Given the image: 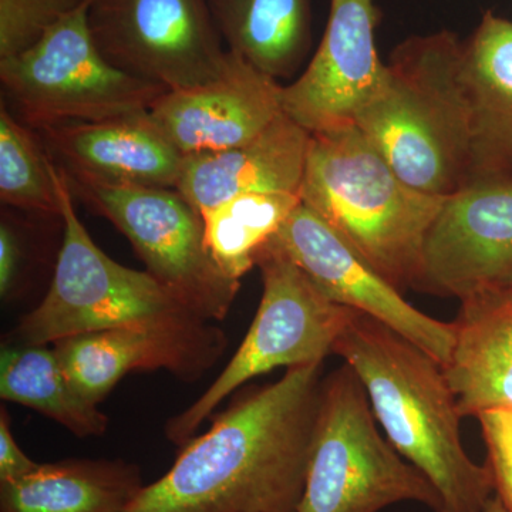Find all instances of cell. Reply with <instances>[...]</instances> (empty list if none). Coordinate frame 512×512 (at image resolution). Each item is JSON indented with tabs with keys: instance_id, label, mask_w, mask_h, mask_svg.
<instances>
[{
	"instance_id": "8",
	"label": "cell",
	"mask_w": 512,
	"mask_h": 512,
	"mask_svg": "<svg viewBox=\"0 0 512 512\" xmlns=\"http://www.w3.org/2000/svg\"><path fill=\"white\" fill-rule=\"evenodd\" d=\"M87 8L89 0L32 49L0 60L3 92L32 130L150 110L167 92L107 62L90 33Z\"/></svg>"
},
{
	"instance_id": "10",
	"label": "cell",
	"mask_w": 512,
	"mask_h": 512,
	"mask_svg": "<svg viewBox=\"0 0 512 512\" xmlns=\"http://www.w3.org/2000/svg\"><path fill=\"white\" fill-rule=\"evenodd\" d=\"M87 22L107 62L167 92L210 82L227 67L205 0H89Z\"/></svg>"
},
{
	"instance_id": "3",
	"label": "cell",
	"mask_w": 512,
	"mask_h": 512,
	"mask_svg": "<svg viewBox=\"0 0 512 512\" xmlns=\"http://www.w3.org/2000/svg\"><path fill=\"white\" fill-rule=\"evenodd\" d=\"M355 126L417 190L448 197L464 187L471 138L464 42L441 30L397 45Z\"/></svg>"
},
{
	"instance_id": "15",
	"label": "cell",
	"mask_w": 512,
	"mask_h": 512,
	"mask_svg": "<svg viewBox=\"0 0 512 512\" xmlns=\"http://www.w3.org/2000/svg\"><path fill=\"white\" fill-rule=\"evenodd\" d=\"M148 113L184 157L218 153L254 140L284 113L282 86L229 52L220 76L161 94Z\"/></svg>"
},
{
	"instance_id": "1",
	"label": "cell",
	"mask_w": 512,
	"mask_h": 512,
	"mask_svg": "<svg viewBox=\"0 0 512 512\" xmlns=\"http://www.w3.org/2000/svg\"><path fill=\"white\" fill-rule=\"evenodd\" d=\"M323 365L286 369L237 400L144 485L128 512H298L318 417Z\"/></svg>"
},
{
	"instance_id": "27",
	"label": "cell",
	"mask_w": 512,
	"mask_h": 512,
	"mask_svg": "<svg viewBox=\"0 0 512 512\" xmlns=\"http://www.w3.org/2000/svg\"><path fill=\"white\" fill-rule=\"evenodd\" d=\"M40 464L26 456L10 430L8 413H0V483L22 480L36 470Z\"/></svg>"
},
{
	"instance_id": "18",
	"label": "cell",
	"mask_w": 512,
	"mask_h": 512,
	"mask_svg": "<svg viewBox=\"0 0 512 512\" xmlns=\"http://www.w3.org/2000/svg\"><path fill=\"white\" fill-rule=\"evenodd\" d=\"M470 107L468 183L512 177V22L485 12L464 42Z\"/></svg>"
},
{
	"instance_id": "9",
	"label": "cell",
	"mask_w": 512,
	"mask_h": 512,
	"mask_svg": "<svg viewBox=\"0 0 512 512\" xmlns=\"http://www.w3.org/2000/svg\"><path fill=\"white\" fill-rule=\"evenodd\" d=\"M67 181L74 198L119 229L148 274L188 311L208 322L225 319L237 298L239 281L212 258L202 215L180 192L73 177Z\"/></svg>"
},
{
	"instance_id": "16",
	"label": "cell",
	"mask_w": 512,
	"mask_h": 512,
	"mask_svg": "<svg viewBox=\"0 0 512 512\" xmlns=\"http://www.w3.org/2000/svg\"><path fill=\"white\" fill-rule=\"evenodd\" d=\"M35 131L67 177L174 190L180 180L185 157L164 136L148 110Z\"/></svg>"
},
{
	"instance_id": "12",
	"label": "cell",
	"mask_w": 512,
	"mask_h": 512,
	"mask_svg": "<svg viewBox=\"0 0 512 512\" xmlns=\"http://www.w3.org/2000/svg\"><path fill=\"white\" fill-rule=\"evenodd\" d=\"M269 242L288 255L329 301L379 320L441 366L447 365L454 323L426 315L407 302L311 208L301 202Z\"/></svg>"
},
{
	"instance_id": "26",
	"label": "cell",
	"mask_w": 512,
	"mask_h": 512,
	"mask_svg": "<svg viewBox=\"0 0 512 512\" xmlns=\"http://www.w3.org/2000/svg\"><path fill=\"white\" fill-rule=\"evenodd\" d=\"M480 420L494 490L512 512V410H493Z\"/></svg>"
},
{
	"instance_id": "6",
	"label": "cell",
	"mask_w": 512,
	"mask_h": 512,
	"mask_svg": "<svg viewBox=\"0 0 512 512\" xmlns=\"http://www.w3.org/2000/svg\"><path fill=\"white\" fill-rule=\"evenodd\" d=\"M264 292L251 328L221 375L165 424V436L184 447L202 423L242 384L278 367L323 365L333 355L350 308L329 301L295 262L266 242L255 259Z\"/></svg>"
},
{
	"instance_id": "13",
	"label": "cell",
	"mask_w": 512,
	"mask_h": 512,
	"mask_svg": "<svg viewBox=\"0 0 512 512\" xmlns=\"http://www.w3.org/2000/svg\"><path fill=\"white\" fill-rule=\"evenodd\" d=\"M512 289V177L448 195L424 247L419 291L458 301Z\"/></svg>"
},
{
	"instance_id": "14",
	"label": "cell",
	"mask_w": 512,
	"mask_h": 512,
	"mask_svg": "<svg viewBox=\"0 0 512 512\" xmlns=\"http://www.w3.org/2000/svg\"><path fill=\"white\" fill-rule=\"evenodd\" d=\"M373 0H330L328 25L315 56L296 82L282 87V109L311 134L355 126L379 89Z\"/></svg>"
},
{
	"instance_id": "7",
	"label": "cell",
	"mask_w": 512,
	"mask_h": 512,
	"mask_svg": "<svg viewBox=\"0 0 512 512\" xmlns=\"http://www.w3.org/2000/svg\"><path fill=\"white\" fill-rule=\"evenodd\" d=\"M53 175L62 205V247L49 291L20 320L12 343L55 345L73 336L190 312L147 271L127 268L104 254L80 221L66 174L55 163Z\"/></svg>"
},
{
	"instance_id": "17",
	"label": "cell",
	"mask_w": 512,
	"mask_h": 512,
	"mask_svg": "<svg viewBox=\"0 0 512 512\" xmlns=\"http://www.w3.org/2000/svg\"><path fill=\"white\" fill-rule=\"evenodd\" d=\"M312 134L282 113L242 146L185 157L175 190L200 214L238 195L301 192Z\"/></svg>"
},
{
	"instance_id": "30",
	"label": "cell",
	"mask_w": 512,
	"mask_h": 512,
	"mask_svg": "<svg viewBox=\"0 0 512 512\" xmlns=\"http://www.w3.org/2000/svg\"><path fill=\"white\" fill-rule=\"evenodd\" d=\"M510 410H512V409H510Z\"/></svg>"
},
{
	"instance_id": "11",
	"label": "cell",
	"mask_w": 512,
	"mask_h": 512,
	"mask_svg": "<svg viewBox=\"0 0 512 512\" xmlns=\"http://www.w3.org/2000/svg\"><path fill=\"white\" fill-rule=\"evenodd\" d=\"M225 333L191 312L158 316L60 340L53 345L74 389L99 404L117 383L136 370H167L194 382L227 349Z\"/></svg>"
},
{
	"instance_id": "4",
	"label": "cell",
	"mask_w": 512,
	"mask_h": 512,
	"mask_svg": "<svg viewBox=\"0 0 512 512\" xmlns=\"http://www.w3.org/2000/svg\"><path fill=\"white\" fill-rule=\"evenodd\" d=\"M299 195L394 288L419 291L447 197L407 184L356 126L312 134Z\"/></svg>"
},
{
	"instance_id": "22",
	"label": "cell",
	"mask_w": 512,
	"mask_h": 512,
	"mask_svg": "<svg viewBox=\"0 0 512 512\" xmlns=\"http://www.w3.org/2000/svg\"><path fill=\"white\" fill-rule=\"evenodd\" d=\"M0 397L45 414L77 437L101 436L109 427L106 414L74 389L55 349L46 345L3 346Z\"/></svg>"
},
{
	"instance_id": "25",
	"label": "cell",
	"mask_w": 512,
	"mask_h": 512,
	"mask_svg": "<svg viewBox=\"0 0 512 512\" xmlns=\"http://www.w3.org/2000/svg\"><path fill=\"white\" fill-rule=\"evenodd\" d=\"M87 0H0V60L32 49Z\"/></svg>"
},
{
	"instance_id": "28",
	"label": "cell",
	"mask_w": 512,
	"mask_h": 512,
	"mask_svg": "<svg viewBox=\"0 0 512 512\" xmlns=\"http://www.w3.org/2000/svg\"><path fill=\"white\" fill-rule=\"evenodd\" d=\"M23 242L20 238L18 229L12 227L5 218L0 224V295L2 298H8L22 271Z\"/></svg>"
},
{
	"instance_id": "24",
	"label": "cell",
	"mask_w": 512,
	"mask_h": 512,
	"mask_svg": "<svg viewBox=\"0 0 512 512\" xmlns=\"http://www.w3.org/2000/svg\"><path fill=\"white\" fill-rule=\"evenodd\" d=\"M0 200L46 217L62 212L53 161L36 131L2 103L0 107Z\"/></svg>"
},
{
	"instance_id": "29",
	"label": "cell",
	"mask_w": 512,
	"mask_h": 512,
	"mask_svg": "<svg viewBox=\"0 0 512 512\" xmlns=\"http://www.w3.org/2000/svg\"><path fill=\"white\" fill-rule=\"evenodd\" d=\"M484 512H511L508 510L507 505L503 503L498 495H493L491 500L488 501L487 507H485Z\"/></svg>"
},
{
	"instance_id": "2",
	"label": "cell",
	"mask_w": 512,
	"mask_h": 512,
	"mask_svg": "<svg viewBox=\"0 0 512 512\" xmlns=\"http://www.w3.org/2000/svg\"><path fill=\"white\" fill-rule=\"evenodd\" d=\"M333 355L355 370L387 440L433 485L440 512H484L495 491L493 476L464 447L463 416L443 366L355 309Z\"/></svg>"
},
{
	"instance_id": "21",
	"label": "cell",
	"mask_w": 512,
	"mask_h": 512,
	"mask_svg": "<svg viewBox=\"0 0 512 512\" xmlns=\"http://www.w3.org/2000/svg\"><path fill=\"white\" fill-rule=\"evenodd\" d=\"M229 52L274 77L291 76L311 47V0H205Z\"/></svg>"
},
{
	"instance_id": "20",
	"label": "cell",
	"mask_w": 512,
	"mask_h": 512,
	"mask_svg": "<svg viewBox=\"0 0 512 512\" xmlns=\"http://www.w3.org/2000/svg\"><path fill=\"white\" fill-rule=\"evenodd\" d=\"M140 468L121 460H64L0 483V512H128L143 490Z\"/></svg>"
},
{
	"instance_id": "5",
	"label": "cell",
	"mask_w": 512,
	"mask_h": 512,
	"mask_svg": "<svg viewBox=\"0 0 512 512\" xmlns=\"http://www.w3.org/2000/svg\"><path fill=\"white\" fill-rule=\"evenodd\" d=\"M439 494L380 433L365 387L343 363L323 377L305 493L298 512H380Z\"/></svg>"
},
{
	"instance_id": "19",
	"label": "cell",
	"mask_w": 512,
	"mask_h": 512,
	"mask_svg": "<svg viewBox=\"0 0 512 512\" xmlns=\"http://www.w3.org/2000/svg\"><path fill=\"white\" fill-rule=\"evenodd\" d=\"M443 367L463 417L512 409V289L461 301Z\"/></svg>"
},
{
	"instance_id": "23",
	"label": "cell",
	"mask_w": 512,
	"mask_h": 512,
	"mask_svg": "<svg viewBox=\"0 0 512 512\" xmlns=\"http://www.w3.org/2000/svg\"><path fill=\"white\" fill-rule=\"evenodd\" d=\"M301 202L298 194L255 192L204 212L205 239L212 258L225 274L241 281L254 268L261 248Z\"/></svg>"
}]
</instances>
